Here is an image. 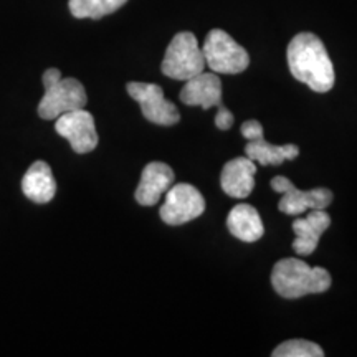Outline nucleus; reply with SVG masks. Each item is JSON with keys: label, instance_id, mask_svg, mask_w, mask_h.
Listing matches in <instances>:
<instances>
[{"label": "nucleus", "instance_id": "obj_1", "mask_svg": "<svg viewBox=\"0 0 357 357\" xmlns=\"http://www.w3.org/2000/svg\"><path fill=\"white\" fill-rule=\"evenodd\" d=\"M288 66L298 82L316 93H328L334 86L336 75L324 43L314 33H298L288 45Z\"/></svg>", "mask_w": 357, "mask_h": 357}, {"label": "nucleus", "instance_id": "obj_2", "mask_svg": "<svg viewBox=\"0 0 357 357\" xmlns=\"http://www.w3.org/2000/svg\"><path fill=\"white\" fill-rule=\"evenodd\" d=\"M271 284L281 298L298 300L306 294L328 291L331 275L326 268L310 266L300 258H283L273 266Z\"/></svg>", "mask_w": 357, "mask_h": 357}, {"label": "nucleus", "instance_id": "obj_3", "mask_svg": "<svg viewBox=\"0 0 357 357\" xmlns=\"http://www.w3.org/2000/svg\"><path fill=\"white\" fill-rule=\"evenodd\" d=\"M45 95L38 105V116L53 121L68 111L82 109L86 106L88 96L84 86L75 78H61L60 70L48 68L43 73Z\"/></svg>", "mask_w": 357, "mask_h": 357}, {"label": "nucleus", "instance_id": "obj_4", "mask_svg": "<svg viewBox=\"0 0 357 357\" xmlns=\"http://www.w3.org/2000/svg\"><path fill=\"white\" fill-rule=\"evenodd\" d=\"M160 70L166 77L187 82L205 70V58L197 37L190 32H181L171 40Z\"/></svg>", "mask_w": 357, "mask_h": 357}, {"label": "nucleus", "instance_id": "obj_5", "mask_svg": "<svg viewBox=\"0 0 357 357\" xmlns=\"http://www.w3.org/2000/svg\"><path fill=\"white\" fill-rule=\"evenodd\" d=\"M202 53L205 58V65L217 75L242 73L250 65L248 52L220 29L212 30L207 35L202 47Z\"/></svg>", "mask_w": 357, "mask_h": 357}, {"label": "nucleus", "instance_id": "obj_6", "mask_svg": "<svg viewBox=\"0 0 357 357\" xmlns=\"http://www.w3.org/2000/svg\"><path fill=\"white\" fill-rule=\"evenodd\" d=\"M271 189L281 194L278 211L287 215H301L307 211H324L333 202V192L324 187L311 190H300L289 178L276 176L271 181Z\"/></svg>", "mask_w": 357, "mask_h": 357}, {"label": "nucleus", "instance_id": "obj_7", "mask_svg": "<svg viewBox=\"0 0 357 357\" xmlns=\"http://www.w3.org/2000/svg\"><path fill=\"white\" fill-rule=\"evenodd\" d=\"M164 195L166 200L160 205L159 215L167 225H182L195 220L205 212L204 195L194 185L172 184Z\"/></svg>", "mask_w": 357, "mask_h": 357}, {"label": "nucleus", "instance_id": "obj_8", "mask_svg": "<svg viewBox=\"0 0 357 357\" xmlns=\"http://www.w3.org/2000/svg\"><path fill=\"white\" fill-rule=\"evenodd\" d=\"M128 93L134 101L139 102L142 116L158 126H174L181 119L176 105L166 100L162 88L154 83H128Z\"/></svg>", "mask_w": 357, "mask_h": 357}, {"label": "nucleus", "instance_id": "obj_9", "mask_svg": "<svg viewBox=\"0 0 357 357\" xmlns=\"http://www.w3.org/2000/svg\"><path fill=\"white\" fill-rule=\"evenodd\" d=\"M240 132L245 139H248L247 146H245L247 158L252 159L253 162L261 164V166H280L284 160L296 159L300 155V147L296 144H270L263 137L261 123L255 121V119L245 121L240 128Z\"/></svg>", "mask_w": 357, "mask_h": 357}, {"label": "nucleus", "instance_id": "obj_10", "mask_svg": "<svg viewBox=\"0 0 357 357\" xmlns=\"http://www.w3.org/2000/svg\"><path fill=\"white\" fill-rule=\"evenodd\" d=\"M55 131L61 137H65L75 153L78 154L91 153L93 149H96L98 139H100L96 132L95 118L84 108L58 116Z\"/></svg>", "mask_w": 357, "mask_h": 357}, {"label": "nucleus", "instance_id": "obj_11", "mask_svg": "<svg viewBox=\"0 0 357 357\" xmlns=\"http://www.w3.org/2000/svg\"><path fill=\"white\" fill-rule=\"evenodd\" d=\"M176 181V174L167 164L149 162L141 174V182L134 192V199L142 207H153Z\"/></svg>", "mask_w": 357, "mask_h": 357}, {"label": "nucleus", "instance_id": "obj_12", "mask_svg": "<svg viewBox=\"0 0 357 357\" xmlns=\"http://www.w3.org/2000/svg\"><path fill=\"white\" fill-rule=\"evenodd\" d=\"M181 101L187 106H200L202 109H211L215 106L218 109L223 106L222 102V82L217 73L195 75L194 78L187 79L185 86L181 91Z\"/></svg>", "mask_w": 357, "mask_h": 357}, {"label": "nucleus", "instance_id": "obj_13", "mask_svg": "<svg viewBox=\"0 0 357 357\" xmlns=\"http://www.w3.org/2000/svg\"><path fill=\"white\" fill-rule=\"evenodd\" d=\"M257 166L252 159L235 158L223 166L220 185L229 197L245 199L255 189Z\"/></svg>", "mask_w": 357, "mask_h": 357}, {"label": "nucleus", "instance_id": "obj_14", "mask_svg": "<svg viewBox=\"0 0 357 357\" xmlns=\"http://www.w3.org/2000/svg\"><path fill=\"white\" fill-rule=\"evenodd\" d=\"M331 225V217L326 211H310L307 217L293 222V250L298 255H311L318 247L321 235Z\"/></svg>", "mask_w": 357, "mask_h": 357}, {"label": "nucleus", "instance_id": "obj_15", "mask_svg": "<svg viewBox=\"0 0 357 357\" xmlns=\"http://www.w3.org/2000/svg\"><path fill=\"white\" fill-rule=\"evenodd\" d=\"M22 192L35 204H48L56 194V182L50 166L45 160H37L22 178Z\"/></svg>", "mask_w": 357, "mask_h": 357}, {"label": "nucleus", "instance_id": "obj_16", "mask_svg": "<svg viewBox=\"0 0 357 357\" xmlns=\"http://www.w3.org/2000/svg\"><path fill=\"white\" fill-rule=\"evenodd\" d=\"M227 227L235 238L245 243H255L265 234L260 213L250 204L235 205L227 217Z\"/></svg>", "mask_w": 357, "mask_h": 357}, {"label": "nucleus", "instance_id": "obj_17", "mask_svg": "<svg viewBox=\"0 0 357 357\" xmlns=\"http://www.w3.org/2000/svg\"><path fill=\"white\" fill-rule=\"evenodd\" d=\"M128 0H70L68 7L71 15L77 19H102L119 10Z\"/></svg>", "mask_w": 357, "mask_h": 357}, {"label": "nucleus", "instance_id": "obj_18", "mask_svg": "<svg viewBox=\"0 0 357 357\" xmlns=\"http://www.w3.org/2000/svg\"><path fill=\"white\" fill-rule=\"evenodd\" d=\"M273 357H323L324 351L316 342L306 339H291L271 352Z\"/></svg>", "mask_w": 357, "mask_h": 357}, {"label": "nucleus", "instance_id": "obj_19", "mask_svg": "<svg viewBox=\"0 0 357 357\" xmlns=\"http://www.w3.org/2000/svg\"><path fill=\"white\" fill-rule=\"evenodd\" d=\"M231 124H234V114H231L225 106H220L215 116V126L218 129H222V131H227V129L231 128Z\"/></svg>", "mask_w": 357, "mask_h": 357}]
</instances>
